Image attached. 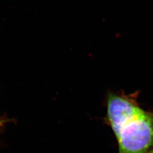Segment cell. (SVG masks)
<instances>
[{"instance_id": "6da1fadb", "label": "cell", "mask_w": 153, "mask_h": 153, "mask_svg": "<svg viewBox=\"0 0 153 153\" xmlns=\"http://www.w3.org/2000/svg\"><path fill=\"white\" fill-rule=\"evenodd\" d=\"M107 121L118 142L119 153H144L153 147V114L145 111L137 98L124 96L107 109Z\"/></svg>"}, {"instance_id": "7a4b0ae2", "label": "cell", "mask_w": 153, "mask_h": 153, "mask_svg": "<svg viewBox=\"0 0 153 153\" xmlns=\"http://www.w3.org/2000/svg\"><path fill=\"white\" fill-rule=\"evenodd\" d=\"M144 153H153V148L152 149H150V150H149L148 152H146Z\"/></svg>"}]
</instances>
